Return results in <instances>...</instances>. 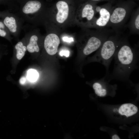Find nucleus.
I'll return each mask as SVG.
<instances>
[{"instance_id": "f03ea898", "label": "nucleus", "mask_w": 139, "mask_h": 139, "mask_svg": "<svg viewBox=\"0 0 139 139\" xmlns=\"http://www.w3.org/2000/svg\"><path fill=\"white\" fill-rule=\"evenodd\" d=\"M47 11L39 1L30 0L23 4L16 13L24 22L35 27L43 24Z\"/></svg>"}, {"instance_id": "6e6552de", "label": "nucleus", "mask_w": 139, "mask_h": 139, "mask_svg": "<svg viewBox=\"0 0 139 139\" xmlns=\"http://www.w3.org/2000/svg\"><path fill=\"white\" fill-rule=\"evenodd\" d=\"M44 24L46 26L47 32L44 40V48L48 54L54 55L57 52L60 44V39L58 35L51 30L46 22H45Z\"/></svg>"}, {"instance_id": "2eb2a0df", "label": "nucleus", "mask_w": 139, "mask_h": 139, "mask_svg": "<svg viewBox=\"0 0 139 139\" xmlns=\"http://www.w3.org/2000/svg\"><path fill=\"white\" fill-rule=\"evenodd\" d=\"M10 34L3 22L0 21V36L9 38Z\"/></svg>"}, {"instance_id": "423d86ee", "label": "nucleus", "mask_w": 139, "mask_h": 139, "mask_svg": "<svg viewBox=\"0 0 139 139\" xmlns=\"http://www.w3.org/2000/svg\"><path fill=\"white\" fill-rule=\"evenodd\" d=\"M5 15L3 21L4 24L11 35L18 37L23 28L24 21L16 12H8Z\"/></svg>"}, {"instance_id": "7ed1b4c3", "label": "nucleus", "mask_w": 139, "mask_h": 139, "mask_svg": "<svg viewBox=\"0 0 139 139\" xmlns=\"http://www.w3.org/2000/svg\"><path fill=\"white\" fill-rule=\"evenodd\" d=\"M124 36L121 33L114 32L104 41L93 57L95 61L99 63L108 70L111 62Z\"/></svg>"}, {"instance_id": "f3484780", "label": "nucleus", "mask_w": 139, "mask_h": 139, "mask_svg": "<svg viewBox=\"0 0 139 139\" xmlns=\"http://www.w3.org/2000/svg\"><path fill=\"white\" fill-rule=\"evenodd\" d=\"M26 82V78L24 76L22 77L20 79L19 82L22 85L24 84Z\"/></svg>"}, {"instance_id": "20e7f679", "label": "nucleus", "mask_w": 139, "mask_h": 139, "mask_svg": "<svg viewBox=\"0 0 139 139\" xmlns=\"http://www.w3.org/2000/svg\"><path fill=\"white\" fill-rule=\"evenodd\" d=\"M133 11L132 7L126 5L113 8L107 28H111L115 33H121V30L124 28Z\"/></svg>"}, {"instance_id": "ddd939ff", "label": "nucleus", "mask_w": 139, "mask_h": 139, "mask_svg": "<svg viewBox=\"0 0 139 139\" xmlns=\"http://www.w3.org/2000/svg\"><path fill=\"white\" fill-rule=\"evenodd\" d=\"M16 51V57L18 59H21L24 55L27 49L26 46L22 41L18 42L15 46Z\"/></svg>"}, {"instance_id": "f257e3e1", "label": "nucleus", "mask_w": 139, "mask_h": 139, "mask_svg": "<svg viewBox=\"0 0 139 139\" xmlns=\"http://www.w3.org/2000/svg\"><path fill=\"white\" fill-rule=\"evenodd\" d=\"M114 58L115 62L113 71L110 76L118 79H127L132 72L138 68L137 49L131 46L127 37H123Z\"/></svg>"}, {"instance_id": "6ab92c4d", "label": "nucleus", "mask_w": 139, "mask_h": 139, "mask_svg": "<svg viewBox=\"0 0 139 139\" xmlns=\"http://www.w3.org/2000/svg\"><path fill=\"white\" fill-rule=\"evenodd\" d=\"M112 139H120V138L117 135H113L112 137Z\"/></svg>"}, {"instance_id": "a211bd4d", "label": "nucleus", "mask_w": 139, "mask_h": 139, "mask_svg": "<svg viewBox=\"0 0 139 139\" xmlns=\"http://www.w3.org/2000/svg\"><path fill=\"white\" fill-rule=\"evenodd\" d=\"M63 40L65 41L70 42L73 41V40L72 38H68L67 37H64L63 38Z\"/></svg>"}, {"instance_id": "9b49d317", "label": "nucleus", "mask_w": 139, "mask_h": 139, "mask_svg": "<svg viewBox=\"0 0 139 139\" xmlns=\"http://www.w3.org/2000/svg\"><path fill=\"white\" fill-rule=\"evenodd\" d=\"M127 28L129 30V35L139 34V8L133 10L130 16L129 20L124 28Z\"/></svg>"}, {"instance_id": "1a4fd4ad", "label": "nucleus", "mask_w": 139, "mask_h": 139, "mask_svg": "<svg viewBox=\"0 0 139 139\" xmlns=\"http://www.w3.org/2000/svg\"><path fill=\"white\" fill-rule=\"evenodd\" d=\"M33 27L28 31L25 37L28 39V42L26 46L27 50L30 53L38 52L40 50L38 44L40 36L39 30Z\"/></svg>"}, {"instance_id": "39448f33", "label": "nucleus", "mask_w": 139, "mask_h": 139, "mask_svg": "<svg viewBox=\"0 0 139 139\" xmlns=\"http://www.w3.org/2000/svg\"><path fill=\"white\" fill-rule=\"evenodd\" d=\"M112 9L109 6H97L93 19L88 28L98 29L107 28Z\"/></svg>"}, {"instance_id": "0eeeda50", "label": "nucleus", "mask_w": 139, "mask_h": 139, "mask_svg": "<svg viewBox=\"0 0 139 139\" xmlns=\"http://www.w3.org/2000/svg\"><path fill=\"white\" fill-rule=\"evenodd\" d=\"M97 6L90 3H86L80 7L77 11V19L79 25L87 28L93 19Z\"/></svg>"}, {"instance_id": "f8f14e48", "label": "nucleus", "mask_w": 139, "mask_h": 139, "mask_svg": "<svg viewBox=\"0 0 139 139\" xmlns=\"http://www.w3.org/2000/svg\"><path fill=\"white\" fill-rule=\"evenodd\" d=\"M138 111V108L134 105L127 103L122 105L119 110V112L121 115H125L127 117L136 114Z\"/></svg>"}, {"instance_id": "aec40b11", "label": "nucleus", "mask_w": 139, "mask_h": 139, "mask_svg": "<svg viewBox=\"0 0 139 139\" xmlns=\"http://www.w3.org/2000/svg\"><path fill=\"white\" fill-rule=\"evenodd\" d=\"M92 1H101V0H91Z\"/></svg>"}, {"instance_id": "dca6fc26", "label": "nucleus", "mask_w": 139, "mask_h": 139, "mask_svg": "<svg viewBox=\"0 0 139 139\" xmlns=\"http://www.w3.org/2000/svg\"><path fill=\"white\" fill-rule=\"evenodd\" d=\"M59 55L61 56H64L66 57H68L69 56L70 52L68 50H62L60 52Z\"/></svg>"}, {"instance_id": "9d476101", "label": "nucleus", "mask_w": 139, "mask_h": 139, "mask_svg": "<svg viewBox=\"0 0 139 139\" xmlns=\"http://www.w3.org/2000/svg\"><path fill=\"white\" fill-rule=\"evenodd\" d=\"M57 12L55 14V21L60 24L64 23L67 20L70 13V7L65 1L61 0L56 3Z\"/></svg>"}, {"instance_id": "4468645a", "label": "nucleus", "mask_w": 139, "mask_h": 139, "mask_svg": "<svg viewBox=\"0 0 139 139\" xmlns=\"http://www.w3.org/2000/svg\"><path fill=\"white\" fill-rule=\"evenodd\" d=\"M27 76L29 81L33 82L35 81L37 79L38 74L36 70L31 69L28 71Z\"/></svg>"}]
</instances>
